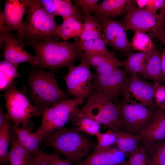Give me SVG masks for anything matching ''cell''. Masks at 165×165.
I'll list each match as a JSON object with an SVG mask.
<instances>
[{
  "mask_svg": "<svg viewBox=\"0 0 165 165\" xmlns=\"http://www.w3.org/2000/svg\"><path fill=\"white\" fill-rule=\"evenodd\" d=\"M28 16L16 35L25 45L31 46L43 40L58 37L59 25L37 0H28Z\"/></svg>",
  "mask_w": 165,
  "mask_h": 165,
  "instance_id": "cell-1",
  "label": "cell"
},
{
  "mask_svg": "<svg viewBox=\"0 0 165 165\" xmlns=\"http://www.w3.org/2000/svg\"><path fill=\"white\" fill-rule=\"evenodd\" d=\"M54 72L34 69L28 75L29 98L42 113L46 109L69 99L67 93L58 85Z\"/></svg>",
  "mask_w": 165,
  "mask_h": 165,
  "instance_id": "cell-2",
  "label": "cell"
},
{
  "mask_svg": "<svg viewBox=\"0 0 165 165\" xmlns=\"http://www.w3.org/2000/svg\"><path fill=\"white\" fill-rule=\"evenodd\" d=\"M31 46L40 61L39 68L49 69L54 72L73 65L76 60L82 57V52L74 43L58 42L54 38L43 40Z\"/></svg>",
  "mask_w": 165,
  "mask_h": 165,
  "instance_id": "cell-3",
  "label": "cell"
},
{
  "mask_svg": "<svg viewBox=\"0 0 165 165\" xmlns=\"http://www.w3.org/2000/svg\"><path fill=\"white\" fill-rule=\"evenodd\" d=\"M43 142L45 145L53 148L75 164L87 157L91 150L96 147L77 129L65 127L53 133Z\"/></svg>",
  "mask_w": 165,
  "mask_h": 165,
  "instance_id": "cell-4",
  "label": "cell"
},
{
  "mask_svg": "<svg viewBox=\"0 0 165 165\" xmlns=\"http://www.w3.org/2000/svg\"><path fill=\"white\" fill-rule=\"evenodd\" d=\"M78 112L92 118L101 125L107 127L109 129L124 130L119 105L109 100L94 88Z\"/></svg>",
  "mask_w": 165,
  "mask_h": 165,
  "instance_id": "cell-5",
  "label": "cell"
},
{
  "mask_svg": "<svg viewBox=\"0 0 165 165\" xmlns=\"http://www.w3.org/2000/svg\"><path fill=\"white\" fill-rule=\"evenodd\" d=\"M17 81L13 82L3 94L7 113L14 124L21 125L22 127L32 130L33 124L30 119L34 116H41L42 113L30 103L23 92L17 89Z\"/></svg>",
  "mask_w": 165,
  "mask_h": 165,
  "instance_id": "cell-6",
  "label": "cell"
},
{
  "mask_svg": "<svg viewBox=\"0 0 165 165\" xmlns=\"http://www.w3.org/2000/svg\"><path fill=\"white\" fill-rule=\"evenodd\" d=\"M84 102L76 99L61 102L42 112L41 124L36 132L43 141L56 131L65 127Z\"/></svg>",
  "mask_w": 165,
  "mask_h": 165,
  "instance_id": "cell-7",
  "label": "cell"
},
{
  "mask_svg": "<svg viewBox=\"0 0 165 165\" xmlns=\"http://www.w3.org/2000/svg\"><path fill=\"white\" fill-rule=\"evenodd\" d=\"M67 73L62 76L70 96L84 102L93 89V76L90 66L82 58L78 65L68 68Z\"/></svg>",
  "mask_w": 165,
  "mask_h": 165,
  "instance_id": "cell-8",
  "label": "cell"
},
{
  "mask_svg": "<svg viewBox=\"0 0 165 165\" xmlns=\"http://www.w3.org/2000/svg\"><path fill=\"white\" fill-rule=\"evenodd\" d=\"M131 6L124 15L122 21L127 31L131 30L153 34L165 28V17L160 13H153L145 8Z\"/></svg>",
  "mask_w": 165,
  "mask_h": 165,
  "instance_id": "cell-9",
  "label": "cell"
},
{
  "mask_svg": "<svg viewBox=\"0 0 165 165\" xmlns=\"http://www.w3.org/2000/svg\"><path fill=\"white\" fill-rule=\"evenodd\" d=\"M119 106L124 130L138 135L148 126L155 114V110L139 103L122 102Z\"/></svg>",
  "mask_w": 165,
  "mask_h": 165,
  "instance_id": "cell-10",
  "label": "cell"
},
{
  "mask_svg": "<svg viewBox=\"0 0 165 165\" xmlns=\"http://www.w3.org/2000/svg\"><path fill=\"white\" fill-rule=\"evenodd\" d=\"M155 82L144 80L137 75L127 74V83L122 95L123 102L141 103L156 110L158 108L154 98Z\"/></svg>",
  "mask_w": 165,
  "mask_h": 165,
  "instance_id": "cell-11",
  "label": "cell"
},
{
  "mask_svg": "<svg viewBox=\"0 0 165 165\" xmlns=\"http://www.w3.org/2000/svg\"><path fill=\"white\" fill-rule=\"evenodd\" d=\"M127 73L119 68L108 74H93V88L116 103L122 95L127 83Z\"/></svg>",
  "mask_w": 165,
  "mask_h": 165,
  "instance_id": "cell-12",
  "label": "cell"
},
{
  "mask_svg": "<svg viewBox=\"0 0 165 165\" xmlns=\"http://www.w3.org/2000/svg\"><path fill=\"white\" fill-rule=\"evenodd\" d=\"M28 0H6L3 11L0 15V40L5 35L15 31L18 33L22 27V19L27 13Z\"/></svg>",
  "mask_w": 165,
  "mask_h": 165,
  "instance_id": "cell-13",
  "label": "cell"
},
{
  "mask_svg": "<svg viewBox=\"0 0 165 165\" xmlns=\"http://www.w3.org/2000/svg\"><path fill=\"white\" fill-rule=\"evenodd\" d=\"M3 44V55L4 60L18 64L26 62L33 67L39 68L40 62L38 58L26 51L23 41L16 35L10 32L5 35L0 42L1 47Z\"/></svg>",
  "mask_w": 165,
  "mask_h": 165,
  "instance_id": "cell-14",
  "label": "cell"
},
{
  "mask_svg": "<svg viewBox=\"0 0 165 165\" xmlns=\"http://www.w3.org/2000/svg\"><path fill=\"white\" fill-rule=\"evenodd\" d=\"M140 142L145 145H151L165 140V111L155 110L152 121L139 135Z\"/></svg>",
  "mask_w": 165,
  "mask_h": 165,
  "instance_id": "cell-15",
  "label": "cell"
},
{
  "mask_svg": "<svg viewBox=\"0 0 165 165\" xmlns=\"http://www.w3.org/2000/svg\"><path fill=\"white\" fill-rule=\"evenodd\" d=\"M124 154L119 149L110 147L96 149L80 163L74 165H119L124 161Z\"/></svg>",
  "mask_w": 165,
  "mask_h": 165,
  "instance_id": "cell-16",
  "label": "cell"
},
{
  "mask_svg": "<svg viewBox=\"0 0 165 165\" xmlns=\"http://www.w3.org/2000/svg\"><path fill=\"white\" fill-rule=\"evenodd\" d=\"M135 3L134 0H104L97 4L92 13L100 19H113L124 15Z\"/></svg>",
  "mask_w": 165,
  "mask_h": 165,
  "instance_id": "cell-17",
  "label": "cell"
},
{
  "mask_svg": "<svg viewBox=\"0 0 165 165\" xmlns=\"http://www.w3.org/2000/svg\"><path fill=\"white\" fill-rule=\"evenodd\" d=\"M10 132L15 135L18 142L31 155L40 151L39 148L43 140L36 131L32 132L28 129L13 124Z\"/></svg>",
  "mask_w": 165,
  "mask_h": 165,
  "instance_id": "cell-18",
  "label": "cell"
},
{
  "mask_svg": "<svg viewBox=\"0 0 165 165\" xmlns=\"http://www.w3.org/2000/svg\"><path fill=\"white\" fill-rule=\"evenodd\" d=\"M137 75L141 78L149 81L160 83L163 82L161 53L155 46L144 69L141 73Z\"/></svg>",
  "mask_w": 165,
  "mask_h": 165,
  "instance_id": "cell-19",
  "label": "cell"
},
{
  "mask_svg": "<svg viewBox=\"0 0 165 165\" xmlns=\"http://www.w3.org/2000/svg\"><path fill=\"white\" fill-rule=\"evenodd\" d=\"M10 143V149L7 156V160L10 165H29L31 155L20 144L15 135L11 133Z\"/></svg>",
  "mask_w": 165,
  "mask_h": 165,
  "instance_id": "cell-20",
  "label": "cell"
},
{
  "mask_svg": "<svg viewBox=\"0 0 165 165\" xmlns=\"http://www.w3.org/2000/svg\"><path fill=\"white\" fill-rule=\"evenodd\" d=\"M153 50L149 52L132 53L123 61L124 69L127 74L138 75L141 73L151 56Z\"/></svg>",
  "mask_w": 165,
  "mask_h": 165,
  "instance_id": "cell-21",
  "label": "cell"
},
{
  "mask_svg": "<svg viewBox=\"0 0 165 165\" xmlns=\"http://www.w3.org/2000/svg\"><path fill=\"white\" fill-rule=\"evenodd\" d=\"M83 29V23L73 17L63 20L59 25L57 35L64 40L71 38L75 39L79 37Z\"/></svg>",
  "mask_w": 165,
  "mask_h": 165,
  "instance_id": "cell-22",
  "label": "cell"
},
{
  "mask_svg": "<svg viewBox=\"0 0 165 165\" xmlns=\"http://www.w3.org/2000/svg\"><path fill=\"white\" fill-rule=\"evenodd\" d=\"M115 131L116 135V144L124 154H129L139 147L140 138L139 135L123 130Z\"/></svg>",
  "mask_w": 165,
  "mask_h": 165,
  "instance_id": "cell-23",
  "label": "cell"
},
{
  "mask_svg": "<svg viewBox=\"0 0 165 165\" xmlns=\"http://www.w3.org/2000/svg\"><path fill=\"white\" fill-rule=\"evenodd\" d=\"M101 26L102 39L106 44L110 45L119 33L125 29L122 21L102 18L100 19Z\"/></svg>",
  "mask_w": 165,
  "mask_h": 165,
  "instance_id": "cell-24",
  "label": "cell"
},
{
  "mask_svg": "<svg viewBox=\"0 0 165 165\" xmlns=\"http://www.w3.org/2000/svg\"><path fill=\"white\" fill-rule=\"evenodd\" d=\"M18 64H15L5 60L0 62V90H6L20 76L17 70Z\"/></svg>",
  "mask_w": 165,
  "mask_h": 165,
  "instance_id": "cell-25",
  "label": "cell"
},
{
  "mask_svg": "<svg viewBox=\"0 0 165 165\" xmlns=\"http://www.w3.org/2000/svg\"><path fill=\"white\" fill-rule=\"evenodd\" d=\"M79 131L90 136H96L100 132L101 125L96 121L77 111L70 120Z\"/></svg>",
  "mask_w": 165,
  "mask_h": 165,
  "instance_id": "cell-26",
  "label": "cell"
},
{
  "mask_svg": "<svg viewBox=\"0 0 165 165\" xmlns=\"http://www.w3.org/2000/svg\"><path fill=\"white\" fill-rule=\"evenodd\" d=\"M58 16H61L63 20L72 17L82 22L84 17L79 11L78 7L73 5L70 0H53Z\"/></svg>",
  "mask_w": 165,
  "mask_h": 165,
  "instance_id": "cell-27",
  "label": "cell"
},
{
  "mask_svg": "<svg viewBox=\"0 0 165 165\" xmlns=\"http://www.w3.org/2000/svg\"><path fill=\"white\" fill-rule=\"evenodd\" d=\"M9 121H7L0 128V165H6L8 162L7 156L11 135Z\"/></svg>",
  "mask_w": 165,
  "mask_h": 165,
  "instance_id": "cell-28",
  "label": "cell"
},
{
  "mask_svg": "<svg viewBox=\"0 0 165 165\" xmlns=\"http://www.w3.org/2000/svg\"><path fill=\"white\" fill-rule=\"evenodd\" d=\"M131 44L134 50L139 52L151 51L155 47L151 38L148 35L142 32H135L132 39Z\"/></svg>",
  "mask_w": 165,
  "mask_h": 165,
  "instance_id": "cell-29",
  "label": "cell"
},
{
  "mask_svg": "<svg viewBox=\"0 0 165 165\" xmlns=\"http://www.w3.org/2000/svg\"><path fill=\"white\" fill-rule=\"evenodd\" d=\"M127 31L125 29L122 30L109 45L114 50L125 53L128 57L132 53L134 49L131 42L128 39Z\"/></svg>",
  "mask_w": 165,
  "mask_h": 165,
  "instance_id": "cell-30",
  "label": "cell"
},
{
  "mask_svg": "<svg viewBox=\"0 0 165 165\" xmlns=\"http://www.w3.org/2000/svg\"><path fill=\"white\" fill-rule=\"evenodd\" d=\"M95 136L97 140L95 149L107 148L116 144V135L115 131L109 129L105 132H100Z\"/></svg>",
  "mask_w": 165,
  "mask_h": 165,
  "instance_id": "cell-31",
  "label": "cell"
},
{
  "mask_svg": "<svg viewBox=\"0 0 165 165\" xmlns=\"http://www.w3.org/2000/svg\"><path fill=\"white\" fill-rule=\"evenodd\" d=\"M128 160L122 165H150L148 156L143 147H139L129 154Z\"/></svg>",
  "mask_w": 165,
  "mask_h": 165,
  "instance_id": "cell-32",
  "label": "cell"
},
{
  "mask_svg": "<svg viewBox=\"0 0 165 165\" xmlns=\"http://www.w3.org/2000/svg\"><path fill=\"white\" fill-rule=\"evenodd\" d=\"M154 98L158 108L165 111V83L155 82Z\"/></svg>",
  "mask_w": 165,
  "mask_h": 165,
  "instance_id": "cell-33",
  "label": "cell"
},
{
  "mask_svg": "<svg viewBox=\"0 0 165 165\" xmlns=\"http://www.w3.org/2000/svg\"><path fill=\"white\" fill-rule=\"evenodd\" d=\"M74 43L80 51L85 54H100L96 49L94 40L82 41L77 39Z\"/></svg>",
  "mask_w": 165,
  "mask_h": 165,
  "instance_id": "cell-34",
  "label": "cell"
},
{
  "mask_svg": "<svg viewBox=\"0 0 165 165\" xmlns=\"http://www.w3.org/2000/svg\"><path fill=\"white\" fill-rule=\"evenodd\" d=\"M156 146L150 165H165V141Z\"/></svg>",
  "mask_w": 165,
  "mask_h": 165,
  "instance_id": "cell-35",
  "label": "cell"
},
{
  "mask_svg": "<svg viewBox=\"0 0 165 165\" xmlns=\"http://www.w3.org/2000/svg\"><path fill=\"white\" fill-rule=\"evenodd\" d=\"M99 0H75L74 5L77 7H80L82 9L84 15L86 16L92 13L98 4Z\"/></svg>",
  "mask_w": 165,
  "mask_h": 165,
  "instance_id": "cell-36",
  "label": "cell"
},
{
  "mask_svg": "<svg viewBox=\"0 0 165 165\" xmlns=\"http://www.w3.org/2000/svg\"><path fill=\"white\" fill-rule=\"evenodd\" d=\"M98 28H101V26L100 20L97 15H90L84 17L82 31Z\"/></svg>",
  "mask_w": 165,
  "mask_h": 165,
  "instance_id": "cell-37",
  "label": "cell"
},
{
  "mask_svg": "<svg viewBox=\"0 0 165 165\" xmlns=\"http://www.w3.org/2000/svg\"><path fill=\"white\" fill-rule=\"evenodd\" d=\"M43 154L51 165H74L69 160L63 159L55 152L50 154L43 152Z\"/></svg>",
  "mask_w": 165,
  "mask_h": 165,
  "instance_id": "cell-38",
  "label": "cell"
},
{
  "mask_svg": "<svg viewBox=\"0 0 165 165\" xmlns=\"http://www.w3.org/2000/svg\"><path fill=\"white\" fill-rule=\"evenodd\" d=\"M79 38V39L82 41L102 38L101 28L82 31Z\"/></svg>",
  "mask_w": 165,
  "mask_h": 165,
  "instance_id": "cell-39",
  "label": "cell"
},
{
  "mask_svg": "<svg viewBox=\"0 0 165 165\" xmlns=\"http://www.w3.org/2000/svg\"><path fill=\"white\" fill-rule=\"evenodd\" d=\"M29 165H51L41 150L38 153L31 155Z\"/></svg>",
  "mask_w": 165,
  "mask_h": 165,
  "instance_id": "cell-40",
  "label": "cell"
},
{
  "mask_svg": "<svg viewBox=\"0 0 165 165\" xmlns=\"http://www.w3.org/2000/svg\"><path fill=\"white\" fill-rule=\"evenodd\" d=\"M94 41L96 49L99 54L111 58L117 59L110 53L106 47V44L101 38L96 39Z\"/></svg>",
  "mask_w": 165,
  "mask_h": 165,
  "instance_id": "cell-41",
  "label": "cell"
},
{
  "mask_svg": "<svg viewBox=\"0 0 165 165\" xmlns=\"http://www.w3.org/2000/svg\"><path fill=\"white\" fill-rule=\"evenodd\" d=\"M37 1L48 13L53 17L58 16L53 0H37Z\"/></svg>",
  "mask_w": 165,
  "mask_h": 165,
  "instance_id": "cell-42",
  "label": "cell"
},
{
  "mask_svg": "<svg viewBox=\"0 0 165 165\" xmlns=\"http://www.w3.org/2000/svg\"><path fill=\"white\" fill-rule=\"evenodd\" d=\"M164 0H149L145 8L149 12L156 13L157 11L162 6Z\"/></svg>",
  "mask_w": 165,
  "mask_h": 165,
  "instance_id": "cell-43",
  "label": "cell"
},
{
  "mask_svg": "<svg viewBox=\"0 0 165 165\" xmlns=\"http://www.w3.org/2000/svg\"><path fill=\"white\" fill-rule=\"evenodd\" d=\"M151 38H157L165 45V28L160 31L153 34H149Z\"/></svg>",
  "mask_w": 165,
  "mask_h": 165,
  "instance_id": "cell-44",
  "label": "cell"
},
{
  "mask_svg": "<svg viewBox=\"0 0 165 165\" xmlns=\"http://www.w3.org/2000/svg\"><path fill=\"white\" fill-rule=\"evenodd\" d=\"M8 120H10L7 113H5L2 107L0 108V128Z\"/></svg>",
  "mask_w": 165,
  "mask_h": 165,
  "instance_id": "cell-45",
  "label": "cell"
},
{
  "mask_svg": "<svg viewBox=\"0 0 165 165\" xmlns=\"http://www.w3.org/2000/svg\"><path fill=\"white\" fill-rule=\"evenodd\" d=\"M161 62L163 82L165 83V46L161 53Z\"/></svg>",
  "mask_w": 165,
  "mask_h": 165,
  "instance_id": "cell-46",
  "label": "cell"
},
{
  "mask_svg": "<svg viewBox=\"0 0 165 165\" xmlns=\"http://www.w3.org/2000/svg\"><path fill=\"white\" fill-rule=\"evenodd\" d=\"M149 0H134L135 3L137 4L138 7L141 8H145L148 4Z\"/></svg>",
  "mask_w": 165,
  "mask_h": 165,
  "instance_id": "cell-47",
  "label": "cell"
},
{
  "mask_svg": "<svg viewBox=\"0 0 165 165\" xmlns=\"http://www.w3.org/2000/svg\"><path fill=\"white\" fill-rule=\"evenodd\" d=\"M160 13L163 14L165 17V0H164L163 5L160 9Z\"/></svg>",
  "mask_w": 165,
  "mask_h": 165,
  "instance_id": "cell-48",
  "label": "cell"
}]
</instances>
